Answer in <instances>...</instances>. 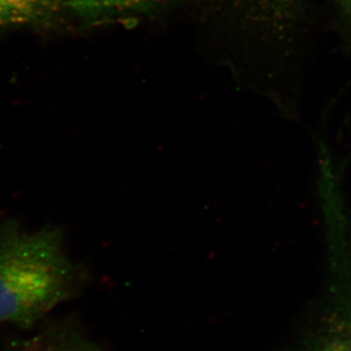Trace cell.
Returning <instances> with one entry per match:
<instances>
[{
	"label": "cell",
	"mask_w": 351,
	"mask_h": 351,
	"mask_svg": "<svg viewBox=\"0 0 351 351\" xmlns=\"http://www.w3.org/2000/svg\"><path fill=\"white\" fill-rule=\"evenodd\" d=\"M63 8L69 9L83 20L112 17L122 14L143 12L160 5L165 0H60Z\"/></svg>",
	"instance_id": "obj_4"
},
{
	"label": "cell",
	"mask_w": 351,
	"mask_h": 351,
	"mask_svg": "<svg viewBox=\"0 0 351 351\" xmlns=\"http://www.w3.org/2000/svg\"><path fill=\"white\" fill-rule=\"evenodd\" d=\"M62 9L60 0H0V27L52 24Z\"/></svg>",
	"instance_id": "obj_3"
},
{
	"label": "cell",
	"mask_w": 351,
	"mask_h": 351,
	"mask_svg": "<svg viewBox=\"0 0 351 351\" xmlns=\"http://www.w3.org/2000/svg\"><path fill=\"white\" fill-rule=\"evenodd\" d=\"M27 338L11 341L6 351H104L73 320H44Z\"/></svg>",
	"instance_id": "obj_2"
},
{
	"label": "cell",
	"mask_w": 351,
	"mask_h": 351,
	"mask_svg": "<svg viewBox=\"0 0 351 351\" xmlns=\"http://www.w3.org/2000/svg\"><path fill=\"white\" fill-rule=\"evenodd\" d=\"M309 351H351V311L334 314Z\"/></svg>",
	"instance_id": "obj_5"
},
{
	"label": "cell",
	"mask_w": 351,
	"mask_h": 351,
	"mask_svg": "<svg viewBox=\"0 0 351 351\" xmlns=\"http://www.w3.org/2000/svg\"><path fill=\"white\" fill-rule=\"evenodd\" d=\"M348 6L351 8V0H348Z\"/></svg>",
	"instance_id": "obj_7"
},
{
	"label": "cell",
	"mask_w": 351,
	"mask_h": 351,
	"mask_svg": "<svg viewBox=\"0 0 351 351\" xmlns=\"http://www.w3.org/2000/svg\"><path fill=\"white\" fill-rule=\"evenodd\" d=\"M295 1L297 0H248L251 5H255L261 10L274 14V15L287 10L291 4L295 3Z\"/></svg>",
	"instance_id": "obj_6"
},
{
	"label": "cell",
	"mask_w": 351,
	"mask_h": 351,
	"mask_svg": "<svg viewBox=\"0 0 351 351\" xmlns=\"http://www.w3.org/2000/svg\"><path fill=\"white\" fill-rule=\"evenodd\" d=\"M64 239L61 228L29 232L17 219L1 221L0 325L34 329L91 282L87 265L69 257Z\"/></svg>",
	"instance_id": "obj_1"
}]
</instances>
